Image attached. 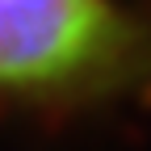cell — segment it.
Segmentation results:
<instances>
[{
    "label": "cell",
    "mask_w": 151,
    "mask_h": 151,
    "mask_svg": "<svg viewBox=\"0 0 151 151\" xmlns=\"http://www.w3.org/2000/svg\"><path fill=\"white\" fill-rule=\"evenodd\" d=\"M139 55L143 34L113 0H0V88H97Z\"/></svg>",
    "instance_id": "1"
}]
</instances>
